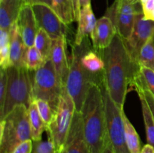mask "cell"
<instances>
[{"instance_id":"cell-1","label":"cell","mask_w":154,"mask_h":153,"mask_svg":"<svg viewBox=\"0 0 154 153\" xmlns=\"http://www.w3.org/2000/svg\"><path fill=\"white\" fill-rule=\"evenodd\" d=\"M100 51L105 62V86L114 103L123 109L128 92L131 88L134 89L141 66L132 58L124 39L117 33L111 44Z\"/></svg>"},{"instance_id":"cell-2","label":"cell","mask_w":154,"mask_h":153,"mask_svg":"<svg viewBox=\"0 0 154 153\" xmlns=\"http://www.w3.org/2000/svg\"><path fill=\"white\" fill-rule=\"evenodd\" d=\"M100 84H92L81 110L84 136L90 153H102L109 142L105 101Z\"/></svg>"},{"instance_id":"cell-3","label":"cell","mask_w":154,"mask_h":153,"mask_svg":"<svg viewBox=\"0 0 154 153\" xmlns=\"http://www.w3.org/2000/svg\"><path fill=\"white\" fill-rule=\"evenodd\" d=\"M87 39L81 45L74 44L72 47V59L66 87L69 95L73 99L75 109L81 112L86 96L93 83L100 84L104 78V71L101 74L90 73L84 67L81 58L87 50Z\"/></svg>"},{"instance_id":"cell-4","label":"cell","mask_w":154,"mask_h":153,"mask_svg":"<svg viewBox=\"0 0 154 153\" xmlns=\"http://www.w3.org/2000/svg\"><path fill=\"white\" fill-rule=\"evenodd\" d=\"M32 140L28 107L19 105L0 123V152L11 153L21 142Z\"/></svg>"},{"instance_id":"cell-5","label":"cell","mask_w":154,"mask_h":153,"mask_svg":"<svg viewBox=\"0 0 154 153\" xmlns=\"http://www.w3.org/2000/svg\"><path fill=\"white\" fill-rule=\"evenodd\" d=\"M5 70L7 90L3 109L0 112L1 120L17 106L24 105L29 107L33 100L32 71L14 66H10Z\"/></svg>"},{"instance_id":"cell-6","label":"cell","mask_w":154,"mask_h":153,"mask_svg":"<svg viewBox=\"0 0 154 153\" xmlns=\"http://www.w3.org/2000/svg\"><path fill=\"white\" fill-rule=\"evenodd\" d=\"M64 87L51 60L32 71L33 100L42 99L48 102L55 111Z\"/></svg>"},{"instance_id":"cell-7","label":"cell","mask_w":154,"mask_h":153,"mask_svg":"<svg viewBox=\"0 0 154 153\" xmlns=\"http://www.w3.org/2000/svg\"><path fill=\"white\" fill-rule=\"evenodd\" d=\"M75 110L73 99L69 95L65 86L60 96L54 120L46 130L48 138L55 144L57 149L60 150L65 145Z\"/></svg>"},{"instance_id":"cell-8","label":"cell","mask_w":154,"mask_h":153,"mask_svg":"<svg viewBox=\"0 0 154 153\" xmlns=\"http://www.w3.org/2000/svg\"><path fill=\"white\" fill-rule=\"evenodd\" d=\"M105 101L107 126L109 142L115 153H130L128 148L125 134V126L121 109L111 99L104 84V78L101 82Z\"/></svg>"},{"instance_id":"cell-9","label":"cell","mask_w":154,"mask_h":153,"mask_svg":"<svg viewBox=\"0 0 154 153\" xmlns=\"http://www.w3.org/2000/svg\"><path fill=\"white\" fill-rule=\"evenodd\" d=\"M139 6L141 4H133L128 0H114L107 9L105 16L111 20L117 33L124 40L127 39L132 32L136 14L142 10V7Z\"/></svg>"},{"instance_id":"cell-10","label":"cell","mask_w":154,"mask_h":153,"mask_svg":"<svg viewBox=\"0 0 154 153\" xmlns=\"http://www.w3.org/2000/svg\"><path fill=\"white\" fill-rule=\"evenodd\" d=\"M153 37H154V21L145 19L143 11L140 10L136 14L130 35L124 40L129 54L135 62H138L142 46Z\"/></svg>"},{"instance_id":"cell-11","label":"cell","mask_w":154,"mask_h":153,"mask_svg":"<svg viewBox=\"0 0 154 153\" xmlns=\"http://www.w3.org/2000/svg\"><path fill=\"white\" fill-rule=\"evenodd\" d=\"M36 22L39 28L45 30L53 39L66 37V26L52 8L45 4L32 6Z\"/></svg>"},{"instance_id":"cell-12","label":"cell","mask_w":154,"mask_h":153,"mask_svg":"<svg viewBox=\"0 0 154 153\" xmlns=\"http://www.w3.org/2000/svg\"><path fill=\"white\" fill-rule=\"evenodd\" d=\"M64 147L66 153H90L84 136L81 112L75 110Z\"/></svg>"},{"instance_id":"cell-13","label":"cell","mask_w":154,"mask_h":153,"mask_svg":"<svg viewBox=\"0 0 154 153\" xmlns=\"http://www.w3.org/2000/svg\"><path fill=\"white\" fill-rule=\"evenodd\" d=\"M17 24L26 46L27 47L34 46L35 39L39 28L36 22L32 6L23 4Z\"/></svg>"},{"instance_id":"cell-14","label":"cell","mask_w":154,"mask_h":153,"mask_svg":"<svg viewBox=\"0 0 154 153\" xmlns=\"http://www.w3.org/2000/svg\"><path fill=\"white\" fill-rule=\"evenodd\" d=\"M116 34L117 30L111 20L105 15L99 18L90 34L94 49L100 51L107 48L111 44Z\"/></svg>"},{"instance_id":"cell-15","label":"cell","mask_w":154,"mask_h":153,"mask_svg":"<svg viewBox=\"0 0 154 153\" xmlns=\"http://www.w3.org/2000/svg\"><path fill=\"white\" fill-rule=\"evenodd\" d=\"M51 60L54 69L61 79L63 85L66 86L68 74L69 71V64L66 55V37L53 40Z\"/></svg>"},{"instance_id":"cell-16","label":"cell","mask_w":154,"mask_h":153,"mask_svg":"<svg viewBox=\"0 0 154 153\" xmlns=\"http://www.w3.org/2000/svg\"><path fill=\"white\" fill-rule=\"evenodd\" d=\"M10 34V62L11 66L25 68L24 58L27 46L24 44L20 33L17 24H14L9 30Z\"/></svg>"},{"instance_id":"cell-17","label":"cell","mask_w":154,"mask_h":153,"mask_svg":"<svg viewBox=\"0 0 154 153\" xmlns=\"http://www.w3.org/2000/svg\"><path fill=\"white\" fill-rule=\"evenodd\" d=\"M23 0H0V28L9 31L17 23L23 6Z\"/></svg>"},{"instance_id":"cell-18","label":"cell","mask_w":154,"mask_h":153,"mask_svg":"<svg viewBox=\"0 0 154 153\" xmlns=\"http://www.w3.org/2000/svg\"><path fill=\"white\" fill-rule=\"evenodd\" d=\"M97 20L92 9L91 4L81 8L78 20V28L75 35V44L81 45L94 29Z\"/></svg>"},{"instance_id":"cell-19","label":"cell","mask_w":154,"mask_h":153,"mask_svg":"<svg viewBox=\"0 0 154 153\" xmlns=\"http://www.w3.org/2000/svg\"><path fill=\"white\" fill-rule=\"evenodd\" d=\"M28 113L30 128H31L32 140H41L44 131L47 130V126L39 114L34 100L30 103L29 106Z\"/></svg>"},{"instance_id":"cell-20","label":"cell","mask_w":154,"mask_h":153,"mask_svg":"<svg viewBox=\"0 0 154 153\" xmlns=\"http://www.w3.org/2000/svg\"><path fill=\"white\" fill-rule=\"evenodd\" d=\"M139 97L142 110L143 118L147 134V143L151 145L154 148V118L150 108L147 104L145 97L140 89H135Z\"/></svg>"},{"instance_id":"cell-21","label":"cell","mask_w":154,"mask_h":153,"mask_svg":"<svg viewBox=\"0 0 154 153\" xmlns=\"http://www.w3.org/2000/svg\"><path fill=\"white\" fill-rule=\"evenodd\" d=\"M52 9L66 25L75 21L73 0H53Z\"/></svg>"},{"instance_id":"cell-22","label":"cell","mask_w":154,"mask_h":153,"mask_svg":"<svg viewBox=\"0 0 154 153\" xmlns=\"http://www.w3.org/2000/svg\"><path fill=\"white\" fill-rule=\"evenodd\" d=\"M123 117L125 126L126 140L128 148H129L130 153H141L142 148H141V140H140L139 135L138 134L136 130L132 125L131 122L129 121L124 111L123 112Z\"/></svg>"},{"instance_id":"cell-23","label":"cell","mask_w":154,"mask_h":153,"mask_svg":"<svg viewBox=\"0 0 154 153\" xmlns=\"http://www.w3.org/2000/svg\"><path fill=\"white\" fill-rule=\"evenodd\" d=\"M81 62L84 67L90 73L97 74L104 71L105 62L102 56L98 55L95 51L87 50L82 56Z\"/></svg>"},{"instance_id":"cell-24","label":"cell","mask_w":154,"mask_h":153,"mask_svg":"<svg viewBox=\"0 0 154 153\" xmlns=\"http://www.w3.org/2000/svg\"><path fill=\"white\" fill-rule=\"evenodd\" d=\"M52 45L53 39L45 30L39 28L35 39L34 46L38 50L46 61L51 59Z\"/></svg>"},{"instance_id":"cell-25","label":"cell","mask_w":154,"mask_h":153,"mask_svg":"<svg viewBox=\"0 0 154 153\" xmlns=\"http://www.w3.org/2000/svg\"><path fill=\"white\" fill-rule=\"evenodd\" d=\"M46 62L45 58L35 46H32L27 48L24 58L26 68L30 71H35L36 70L42 67Z\"/></svg>"},{"instance_id":"cell-26","label":"cell","mask_w":154,"mask_h":153,"mask_svg":"<svg viewBox=\"0 0 154 153\" xmlns=\"http://www.w3.org/2000/svg\"><path fill=\"white\" fill-rule=\"evenodd\" d=\"M0 66L7 69L10 62V34L9 31L0 28Z\"/></svg>"},{"instance_id":"cell-27","label":"cell","mask_w":154,"mask_h":153,"mask_svg":"<svg viewBox=\"0 0 154 153\" xmlns=\"http://www.w3.org/2000/svg\"><path fill=\"white\" fill-rule=\"evenodd\" d=\"M138 64L141 67L154 70V37L142 46L138 56Z\"/></svg>"},{"instance_id":"cell-28","label":"cell","mask_w":154,"mask_h":153,"mask_svg":"<svg viewBox=\"0 0 154 153\" xmlns=\"http://www.w3.org/2000/svg\"><path fill=\"white\" fill-rule=\"evenodd\" d=\"M136 85L147 89L154 96V70L141 67L139 74L134 82V88Z\"/></svg>"},{"instance_id":"cell-29","label":"cell","mask_w":154,"mask_h":153,"mask_svg":"<svg viewBox=\"0 0 154 153\" xmlns=\"http://www.w3.org/2000/svg\"><path fill=\"white\" fill-rule=\"evenodd\" d=\"M34 100L36 104L39 114L48 128V126L54 120L56 111L53 109L50 104L45 100L42 99H35Z\"/></svg>"},{"instance_id":"cell-30","label":"cell","mask_w":154,"mask_h":153,"mask_svg":"<svg viewBox=\"0 0 154 153\" xmlns=\"http://www.w3.org/2000/svg\"><path fill=\"white\" fill-rule=\"evenodd\" d=\"M60 150L57 149L55 144L51 139L47 140L33 141L32 153H59Z\"/></svg>"},{"instance_id":"cell-31","label":"cell","mask_w":154,"mask_h":153,"mask_svg":"<svg viewBox=\"0 0 154 153\" xmlns=\"http://www.w3.org/2000/svg\"><path fill=\"white\" fill-rule=\"evenodd\" d=\"M8 76L5 69L1 68L0 70V112L2 110L5 100L6 90H7Z\"/></svg>"},{"instance_id":"cell-32","label":"cell","mask_w":154,"mask_h":153,"mask_svg":"<svg viewBox=\"0 0 154 153\" xmlns=\"http://www.w3.org/2000/svg\"><path fill=\"white\" fill-rule=\"evenodd\" d=\"M33 141L28 140L17 146L11 153H32Z\"/></svg>"},{"instance_id":"cell-33","label":"cell","mask_w":154,"mask_h":153,"mask_svg":"<svg viewBox=\"0 0 154 153\" xmlns=\"http://www.w3.org/2000/svg\"><path fill=\"white\" fill-rule=\"evenodd\" d=\"M134 89L135 90V89H140L141 92H142L143 94H144V97H145L147 104H148L149 106H150V110H151L152 114H153V116L154 118V96L150 92L148 91V90L146 89V88H143V87L140 86H138V85L135 86V88H134Z\"/></svg>"},{"instance_id":"cell-34","label":"cell","mask_w":154,"mask_h":153,"mask_svg":"<svg viewBox=\"0 0 154 153\" xmlns=\"http://www.w3.org/2000/svg\"><path fill=\"white\" fill-rule=\"evenodd\" d=\"M24 4L33 6L35 4H45L52 8L53 0H23Z\"/></svg>"},{"instance_id":"cell-35","label":"cell","mask_w":154,"mask_h":153,"mask_svg":"<svg viewBox=\"0 0 154 153\" xmlns=\"http://www.w3.org/2000/svg\"><path fill=\"white\" fill-rule=\"evenodd\" d=\"M74 8H75V21L78 22V18H79L80 11H81V8L79 5V2L78 0H73Z\"/></svg>"},{"instance_id":"cell-36","label":"cell","mask_w":154,"mask_h":153,"mask_svg":"<svg viewBox=\"0 0 154 153\" xmlns=\"http://www.w3.org/2000/svg\"><path fill=\"white\" fill-rule=\"evenodd\" d=\"M141 153H154V148L150 144H146L141 148Z\"/></svg>"},{"instance_id":"cell-37","label":"cell","mask_w":154,"mask_h":153,"mask_svg":"<svg viewBox=\"0 0 154 153\" xmlns=\"http://www.w3.org/2000/svg\"><path fill=\"white\" fill-rule=\"evenodd\" d=\"M102 153H115L114 152V149H113L112 146H111V143H110V142H108V145L106 146V147H105V148L104 149V151L102 152Z\"/></svg>"},{"instance_id":"cell-38","label":"cell","mask_w":154,"mask_h":153,"mask_svg":"<svg viewBox=\"0 0 154 153\" xmlns=\"http://www.w3.org/2000/svg\"><path fill=\"white\" fill-rule=\"evenodd\" d=\"M78 2H79V5L81 8L89 4H91V0H78Z\"/></svg>"},{"instance_id":"cell-39","label":"cell","mask_w":154,"mask_h":153,"mask_svg":"<svg viewBox=\"0 0 154 153\" xmlns=\"http://www.w3.org/2000/svg\"><path fill=\"white\" fill-rule=\"evenodd\" d=\"M144 18H145V19H147V20H150L154 21V8H153V10H151V12L149 14L148 16H147V17H144Z\"/></svg>"},{"instance_id":"cell-40","label":"cell","mask_w":154,"mask_h":153,"mask_svg":"<svg viewBox=\"0 0 154 153\" xmlns=\"http://www.w3.org/2000/svg\"><path fill=\"white\" fill-rule=\"evenodd\" d=\"M130 3L133 4H141L140 3V0H128Z\"/></svg>"},{"instance_id":"cell-41","label":"cell","mask_w":154,"mask_h":153,"mask_svg":"<svg viewBox=\"0 0 154 153\" xmlns=\"http://www.w3.org/2000/svg\"><path fill=\"white\" fill-rule=\"evenodd\" d=\"M59 153H66V149H65V147H64V146H63V147H62L61 148H60V152Z\"/></svg>"},{"instance_id":"cell-42","label":"cell","mask_w":154,"mask_h":153,"mask_svg":"<svg viewBox=\"0 0 154 153\" xmlns=\"http://www.w3.org/2000/svg\"><path fill=\"white\" fill-rule=\"evenodd\" d=\"M147 1H148V0H140V3H141V4L142 5V4H144V3L147 2Z\"/></svg>"}]
</instances>
